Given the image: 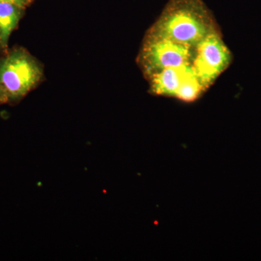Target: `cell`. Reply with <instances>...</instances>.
<instances>
[{"label": "cell", "instance_id": "cell-1", "mask_svg": "<svg viewBox=\"0 0 261 261\" xmlns=\"http://www.w3.org/2000/svg\"><path fill=\"white\" fill-rule=\"evenodd\" d=\"M217 31L212 13L202 0H169L147 34L194 49Z\"/></svg>", "mask_w": 261, "mask_h": 261}, {"label": "cell", "instance_id": "cell-2", "mask_svg": "<svg viewBox=\"0 0 261 261\" xmlns=\"http://www.w3.org/2000/svg\"><path fill=\"white\" fill-rule=\"evenodd\" d=\"M42 67L23 49H15L0 63V92L6 100H18L42 80Z\"/></svg>", "mask_w": 261, "mask_h": 261}, {"label": "cell", "instance_id": "cell-3", "mask_svg": "<svg viewBox=\"0 0 261 261\" xmlns=\"http://www.w3.org/2000/svg\"><path fill=\"white\" fill-rule=\"evenodd\" d=\"M194 49L166 38L147 34L140 51V64L148 77L170 67L190 64Z\"/></svg>", "mask_w": 261, "mask_h": 261}, {"label": "cell", "instance_id": "cell-4", "mask_svg": "<svg viewBox=\"0 0 261 261\" xmlns=\"http://www.w3.org/2000/svg\"><path fill=\"white\" fill-rule=\"evenodd\" d=\"M231 51L225 44L219 31L211 33L194 49L192 65L206 88L229 66Z\"/></svg>", "mask_w": 261, "mask_h": 261}, {"label": "cell", "instance_id": "cell-5", "mask_svg": "<svg viewBox=\"0 0 261 261\" xmlns=\"http://www.w3.org/2000/svg\"><path fill=\"white\" fill-rule=\"evenodd\" d=\"M190 65L170 67L149 75L151 92L156 95L175 97Z\"/></svg>", "mask_w": 261, "mask_h": 261}, {"label": "cell", "instance_id": "cell-6", "mask_svg": "<svg viewBox=\"0 0 261 261\" xmlns=\"http://www.w3.org/2000/svg\"><path fill=\"white\" fill-rule=\"evenodd\" d=\"M21 7L8 2H0V45L8 47L12 32L21 17Z\"/></svg>", "mask_w": 261, "mask_h": 261}, {"label": "cell", "instance_id": "cell-7", "mask_svg": "<svg viewBox=\"0 0 261 261\" xmlns=\"http://www.w3.org/2000/svg\"><path fill=\"white\" fill-rule=\"evenodd\" d=\"M207 89L202 83L191 65L184 76L175 97L184 102H193Z\"/></svg>", "mask_w": 261, "mask_h": 261}, {"label": "cell", "instance_id": "cell-8", "mask_svg": "<svg viewBox=\"0 0 261 261\" xmlns=\"http://www.w3.org/2000/svg\"><path fill=\"white\" fill-rule=\"evenodd\" d=\"M29 1L30 0H0V2H8V3L18 5V6L21 7V8H23V6H25Z\"/></svg>", "mask_w": 261, "mask_h": 261}, {"label": "cell", "instance_id": "cell-9", "mask_svg": "<svg viewBox=\"0 0 261 261\" xmlns=\"http://www.w3.org/2000/svg\"><path fill=\"white\" fill-rule=\"evenodd\" d=\"M6 99H5L4 95H3V94H2V92H0V103L6 102Z\"/></svg>", "mask_w": 261, "mask_h": 261}]
</instances>
